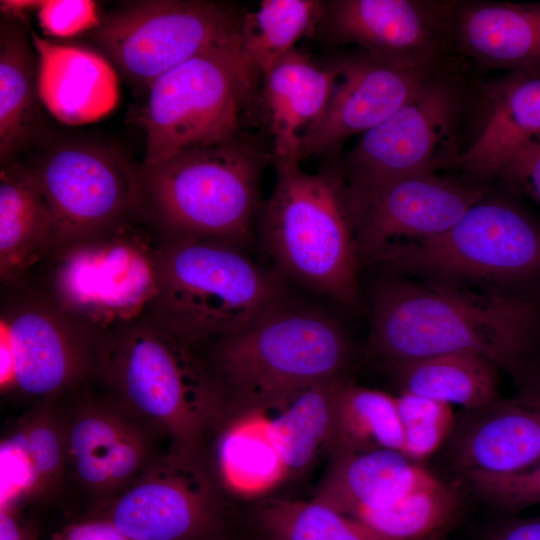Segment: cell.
I'll list each match as a JSON object with an SVG mask.
<instances>
[{
  "mask_svg": "<svg viewBox=\"0 0 540 540\" xmlns=\"http://www.w3.org/2000/svg\"><path fill=\"white\" fill-rule=\"evenodd\" d=\"M370 327L388 363L474 353L516 378L540 356V297L392 279L372 293Z\"/></svg>",
  "mask_w": 540,
  "mask_h": 540,
  "instance_id": "cell-1",
  "label": "cell"
},
{
  "mask_svg": "<svg viewBox=\"0 0 540 540\" xmlns=\"http://www.w3.org/2000/svg\"><path fill=\"white\" fill-rule=\"evenodd\" d=\"M296 158H273L275 180L257 229L276 271L353 304L360 261L348 185L333 156L315 173Z\"/></svg>",
  "mask_w": 540,
  "mask_h": 540,
  "instance_id": "cell-2",
  "label": "cell"
},
{
  "mask_svg": "<svg viewBox=\"0 0 540 540\" xmlns=\"http://www.w3.org/2000/svg\"><path fill=\"white\" fill-rule=\"evenodd\" d=\"M156 269L158 290L148 313L197 346L234 335L284 304L283 277L229 241L165 236Z\"/></svg>",
  "mask_w": 540,
  "mask_h": 540,
  "instance_id": "cell-3",
  "label": "cell"
},
{
  "mask_svg": "<svg viewBox=\"0 0 540 540\" xmlns=\"http://www.w3.org/2000/svg\"><path fill=\"white\" fill-rule=\"evenodd\" d=\"M199 347L146 313L104 334L98 360L111 397L189 454H196L207 420L223 409L219 379Z\"/></svg>",
  "mask_w": 540,
  "mask_h": 540,
  "instance_id": "cell-4",
  "label": "cell"
},
{
  "mask_svg": "<svg viewBox=\"0 0 540 540\" xmlns=\"http://www.w3.org/2000/svg\"><path fill=\"white\" fill-rule=\"evenodd\" d=\"M273 162L258 136L184 150L141 165L147 213L167 237H203L244 247L257 227L261 177Z\"/></svg>",
  "mask_w": 540,
  "mask_h": 540,
  "instance_id": "cell-5",
  "label": "cell"
},
{
  "mask_svg": "<svg viewBox=\"0 0 540 540\" xmlns=\"http://www.w3.org/2000/svg\"><path fill=\"white\" fill-rule=\"evenodd\" d=\"M350 357L340 324L285 304L215 343L211 363L234 417L284 407L303 388L342 376Z\"/></svg>",
  "mask_w": 540,
  "mask_h": 540,
  "instance_id": "cell-6",
  "label": "cell"
},
{
  "mask_svg": "<svg viewBox=\"0 0 540 540\" xmlns=\"http://www.w3.org/2000/svg\"><path fill=\"white\" fill-rule=\"evenodd\" d=\"M374 263L430 281L495 283L540 297V223L513 201L486 194L443 234L395 245Z\"/></svg>",
  "mask_w": 540,
  "mask_h": 540,
  "instance_id": "cell-7",
  "label": "cell"
},
{
  "mask_svg": "<svg viewBox=\"0 0 540 540\" xmlns=\"http://www.w3.org/2000/svg\"><path fill=\"white\" fill-rule=\"evenodd\" d=\"M138 221L74 240L50 254L48 298L100 336L148 313L157 295L158 241Z\"/></svg>",
  "mask_w": 540,
  "mask_h": 540,
  "instance_id": "cell-8",
  "label": "cell"
},
{
  "mask_svg": "<svg viewBox=\"0 0 540 540\" xmlns=\"http://www.w3.org/2000/svg\"><path fill=\"white\" fill-rule=\"evenodd\" d=\"M241 36L212 47L160 75L141 113L143 165L184 150L230 141L254 82L241 59Z\"/></svg>",
  "mask_w": 540,
  "mask_h": 540,
  "instance_id": "cell-9",
  "label": "cell"
},
{
  "mask_svg": "<svg viewBox=\"0 0 540 540\" xmlns=\"http://www.w3.org/2000/svg\"><path fill=\"white\" fill-rule=\"evenodd\" d=\"M42 148L26 165L38 178L52 212L49 254L147 213L141 169L117 149L81 139H63Z\"/></svg>",
  "mask_w": 540,
  "mask_h": 540,
  "instance_id": "cell-10",
  "label": "cell"
},
{
  "mask_svg": "<svg viewBox=\"0 0 540 540\" xmlns=\"http://www.w3.org/2000/svg\"><path fill=\"white\" fill-rule=\"evenodd\" d=\"M246 12L205 0H152L102 16L92 38L133 84L148 90L162 74L241 36Z\"/></svg>",
  "mask_w": 540,
  "mask_h": 540,
  "instance_id": "cell-11",
  "label": "cell"
},
{
  "mask_svg": "<svg viewBox=\"0 0 540 540\" xmlns=\"http://www.w3.org/2000/svg\"><path fill=\"white\" fill-rule=\"evenodd\" d=\"M446 68L392 116L362 134L349 151L335 156L349 186L369 187L457 165L465 91Z\"/></svg>",
  "mask_w": 540,
  "mask_h": 540,
  "instance_id": "cell-12",
  "label": "cell"
},
{
  "mask_svg": "<svg viewBox=\"0 0 540 540\" xmlns=\"http://www.w3.org/2000/svg\"><path fill=\"white\" fill-rule=\"evenodd\" d=\"M1 389L52 400L98 371L100 335L49 298L28 299L1 316Z\"/></svg>",
  "mask_w": 540,
  "mask_h": 540,
  "instance_id": "cell-13",
  "label": "cell"
},
{
  "mask_svg": "<svg viewBox=\"0 0 540 540\" xmlns=\"http://www.w3.org/2000/svg\"><path fill=\"white\" fill-rule=\"evenodd\" d=\"M348 192L359 258L372 263L395 245L443 234L487 194L480 185L430 172L348 185Z\"/></svg>",
  "mask_w": 540,
  "mask_h": 540,
  "instance_id": "cell-14",
  "label": "cell"
},
{
  "mask_svg": "<svg viewBox=\"0 0 540 540\" xmlns=\"http://www.w3.org/2000/svg\"><path fill=\"white\" fill-rule=\"evenodd\" d=\"M194 454L157 458L110 502L106 514L129 540H215L219 505Z\"/></svg>",
  "mask_w": 540,
  "mask_h": 540,
  "instance_id": "cell-15",
  "label": "cell"
},
{
  "mask_svg": "<svg viewBox=\"0 0 540 540\" xmlns=\"http://www.w3.org/2000/svg\"><path fill=\"white\" fill-rule=\"evenodd\" d=\"M448 1H323L315 31L332 46L353 44L386 61L428 73L449 50Z\"/></svg>",
  "mask_w": 540,
  "mask_h": 540,
  "instance_id": "cell-16",
  "label": "cell"
},
{
  "mask_svg": "<svg viewBox=\"0 0 540 540\" xmlns=\"http://www.w3.org/2000/svg\"><path fill=\"white\" fill-rule=\"evenodd\" d=\"M65 440V470L85 491L110 502L159 457V431L107 399H81L59 415Z\"/></svg>",
  "mask_w": 540,
  "mask_h": 540,
  "instance_id": "cell-17",
  "label": "cell"
},
{
  "mask_svg": "<svg viewBox=\"0 0 540 540\" xmlns=\"http://www.w3.org/2000/svg\"><path fill=\"white\" fill-rule=\"evenodd\" d=\"M335 57L339 78L321 119L301 140L300 162L335 156L348 138L388 119L438 73L378 59L362 50Z\"/></svg>",
  "mask_w": 540,
  "mask_h": 540,
  "instance_id": "cell-18",
  "label": "cell"
},
{
  "mask_svg": "<svg viewBox=\"0 0 540 540\" xmlns=\"http://www.w3.org/2000/svg\"><path fill=\"white\" fill-rule=\"evenodd\" d=\"M462 474H512L540 463V399L524 392L463 409L445 444Z\"/></svg>",
  "mask_w": 540,
  "mask_h": 540,
  "instance_id": "cell-19",
  "label": "cell"
},
{
  "mask_svg": "<svg viewBox=\"0 0 540 540\" xmlns=\"http://www.w3.org/2000/svg\"><path fill=\"white\" fill-rule=\"evenodd\" d=\"M450 47L485 69L540 77V2L448 1Z\"/></svg>",
  "mask_w": 540,
  "mask_h": 540,
  "instance_id": "cell-20",
  "label": "cell"
},
{
  "mask_svg": "<svg viewBox=\"0 0 540 540\" xmlns=\"http://www.w3.org/2000/svg\"><path fill=\"white\" fill-rule=\"evenodd\" d=\"M28 29L37 55L39 97L54 118L82 125L115 108L118 79L105 56L86 47L54 43Z\"/></svg>",
  "mask_w": 540,
  "mask_h": 540,
  "instance_id": "cell-21",
  "label": "cell"
},
{
  "mask_svg": "<svg viewBox=\"0 0 540 540\" xmlns=\"http://www.w3.org/2000/svg\"><path fill=\"white\" fill-rule=\"evenodd\" d=\"M339 74L335 56L318 64L293 48L262 76L273 158L298 160L301 140L321 119Z\"/></svg>",
  "mask_w": 540,
  "mask_h": 540,
  "instance_id": "cell-22",
  "label": "cell"
},
{
  "mask_svg": "<svg viewBox=\"0 0 540 540\" xmlns=\"http://www.w3.org/2000/svg\"><path fill=\"white\" fill-rule=\"evenodd\" d=\"M443 481L400 451L377 449L337 455L316 500L351 517L389 507L403 497Z\"/></svg>",
  "mask_w": 540,
  "mask_h": 540,
  "instance_id": "cell-23",
  "label": "cell"
},
{
  "mask_svg": "<svg viewBox=\"0 0 540 540\" xmlns=\"http://www.w3.org/2000/svg\"><path fill=\"white\" fill-rule=\"evenodd\" d=\"M20 20L8 16L0 24V166L43 139L37 55Z\"/></svg>",
  "mask_w": 540,
  "mask_h": 540,
  "instance_id": "cell-24",
  "label": "cell"
},
{
  "mask_svg": "<svg viewBox=\"0 0 540 540\" xmlns=\"http://www.w3.org/2000/svg\"><path fill=\"white\" fill-rule=\"evenodd\" d=\"M53 216L32 169L16 161L0 170V277L13 283L50 253Z\"/></svg>",
  "mask_w": 540,
  "mask_h": 540,
  "instance_id": "cell-25",
  "label": "cell"
},
{
  "mask_svg": "<svg viewBox=\"0 0 540 540\" xmlns=\"http://www.w3.org/2000/svg\"><path fill=\"white\" fill-rule=\"evenodd\" d=\"M491 103L484 129L457 162L478 178L497 175L511 154L540 140V77L511 73L493 91Z\"/></svg>",
  "mask_w": 540,
  "mask_h": 540,
  "instance_id": "cell-26",
  "label": "cell"
},
{
  "mask_svg": "<svg viewBox=\"0 0 540 540\" xmlns=\"http://www.w3.org/2000/svg\"><path fill=\"white\" fill-rule=\"evenodd\" d=\"M1 508H13L61 479L65 440L57 412L40 409L17 423L1 441Z\"/></svg>",
  "mask_w": 540,
  "mask_h": 540,
  "instance_id": "cell-27",
  "label": "cell"
},
{
  "mask_svg": "<svg viewBox=\"0 0 540 540\" xmlns=\"http://www.w3.org/2000/svg\"><path fill=\"white\" fill-rule=\"evenodd\" d=\"M401 392L472 409L498 398V368L474 353L389 363Z\"/></svg>",
  "mask_w": 540,
  "mask_h": 540,
  "instance_id": "cell-28",
  "label": "cell"
},
{
  "mask_svg": "<svg viewBox=\"0 0 540 540\" xmlns=\"http://www.w3.org/2000/svg\"><path fill=\"white\" fill-rule=\"evenodd\" d=\"M342 376L313 383L300 390L268 420L271 438L285 471H300L316 457L320 447L332 448Z\"/></svg>",
  "mask_w": 540,
  "mask_h": 540,
  "instance_id": "cell-29",
  "label": "cell"
},
{
  "mask_svg": "<svg viewBox=\"0 0 540 540\" xmlns=\"http://www.w3.org/2000/svg\"><path fill=\"white\" fill-rule=\"evenodd\" d=\"M323 1L265 0L246 12L241 29V59L255 82L303 36L314 32Z\"/></svg>",
  "mask_w": 540,
  "mask_h": 540,
  "instance_id": "cell-30",
  "label": "cell"
},
{
  "mask_svg": "<svg viewBox=\"0 0 540 540\" xmlns=\"http://www.w3.org/2000/svg\"><path fill=\"white\" fill-rule=\"evenodd\" d=\"M397 399L344 381L338 398L332 450L336 455L391 449L402 452Z\"/></svg>",
  "mask_w": 540,
  "mask_h": 540,
  "instance_id": "cell-31",
  "label": "cell"
},
{
  "mask_svg": "<svg viewBox=\"0 0 540 540\" xmlns=\"http://www.w3.org/2000/svg\"><path fill=\"white\" fill-rule=\"evenodd\" d=\"M218 464L227 486L247 494L269 488L286 473L259 413L233 417L219 441Z\"/></svg>",
  "mask_w": 540,
  "mask_h": 540,
  "instance_id": "cell-32",
  "label": "cell"
},
{
  "mask_svg": "<svg viewBox=\"0 0 540 540\" xmlns=\"http://www.w3.org/2000/svg\"><path fill=\"white\" fill-rule=\"evenodd\" d=\"M461 503L457 487L442 482L389 507L361 510L351 517L393 540H444L459 516Z\"/></svg>",
  "mask_w": 540,
  "mask_h": 540,
  "instance_id": "cell-33",
  "label": "cell"
},
{
  "mask_svg": "<svg viewBox=\"0 0 540 540\" xmlns=\"http://www.w3.org/2000/svg\"><path fill=\"white\" fill-rule=\"evenodd\" d=\"M255 519L261 540H393L316 499L268 501Z\"/></svg>",
  "mask_w": 540,
  "mask_h": 540,
  "instance_id": "cell-34",
  "label": "cell"
},
{
  "mask_svg": "<svg viewBox=\"0 0 540 540\" xmlns=\"http://www.w3.org/2000/svg\"><path fill=\"white\" fill-rule=\"evenodd\" d=\"M397 399L403 429L402 453L420 462L448 441L456 421L452 405L401 392Z\"/></svg>",
  "mask_w": 540,
  "mask_h": 540,
  "instance_id": "cell-35",
  "label": "cell"
},
{
  "mask_svg": "<svg viewBox=\"0 0 540 540\" xmlns=\"http://www.w3.org/2000/svg\"><path fill=\"white\" fill-rule=\"evenodd\" d=\"M485 502L509 512L540 504V463L512 474H462Z\"/></svg>",
  "mask_w": 540,
  "mask_h": 540,
  "instance_id": "cell-36",
  "label": "cell"
},
{
  "mask_svg": "<svg viewBox=\"0 0 540 540\" xmlns=\"http://www.w3.org/2000/svg\"><path fill=\"white\" fill-rule=\"evenodd\" d=\"M37 12L44 31L57 37L93 31L102 18L97 4L90 0H44Z\"/></svg>",
  "mask_w": 540,
  "mask_h": 540,
  "instance_id": "cell-37",
  "label": "cell"
},
{
  "mask_svg": "<svg viewBox=\"0 0 540 540\" xmlns=\"http://www.w3.org/2000/svg\"><path fill=\"white\" fill-rule=\"evenodd\" d=\"M497 175L540 205V140L531 141L511 154Z\"/></svg>",
  "mask_w": 540,
  "mask_h": 540,
  "instance_id": "cell-38",
  "label": "cell"
},
{
  "mask_svg": "<svg viewBox=\"0 0 540 540\" xmlns=\"http://www.w3.org/2000/svg\"><path fill=\"white\" fill-rule=\"evenodd\" d=\"M39 540V539H38ZM47 540H129L122 535L106 514L76 520L64 525Z\"/></svg>",
  "mask_w": 540,
  "mask_h": 540,
  "instance_id": "cell-39",
  "label": "cell"
},
{
  "mask_svg": "<svg viewBox=\"0 0 540 540\" xmlns=\"http://www.w3.org/2000/svg\"><path fill=\"white\" fill-rule=\"evenodd\" d=\"M485 540H540V515L508 518L492 528Z\"/></svg>",
  "mask_w": 540,
  "mask_h": 540,
  "instance_id": "cell-40",
  "label": "cell"
},
{
  "mask_svg": "<svg viewBox=\"0 0 540 540\" xmlns=\"http://www.w3.org/2000/svg\"><path fill=\"white\" fill-rule=\"evenodd\" d=\"M0 540H38L35 528L25 524L13 508L0 509Z\"/></svg>",
  "mask_w": 540,
  "mask_h": 540,
  "instance_id": "cell-41",
  "label": "cell"
},
{
  "mask_svg": "<svg viewBox=\"0 0 540 540\" xmlns=\"http://www.w3.org/2000/svg\"><path fill=\"white\" fill-rule=\"evenodd\" d=\"M520 391L540 399V356L533 360L516 378Z\"/></svg>",
  "mask_w": 540,
  "mask_h": 540,
  "instance_id": "cell-42",
  "label": "cell"
},
{
  "mask_svg": "<svg viewBox=\"0 0 540 540\" xmlns=\"http://www.w3.org/2000/svg\"><path fill=\"white\" fill-rule=\"evenodd\" d=\"M43 1L38 0H2L0 2L1 11L11 17L20 15L29 10H38Z\"/></svg>",
  "mask_w": 540,
  "mask_h": 540,
  "instance_id": "cell-43",
  "label": "cell"
},
{
  "mask_svg": "<svg viewBox=\"0 0 540 540\" xmlns=\"http://www.w3.org/2000/svg\"><path fill=\"white\" fill-rule=\"evenodd\" d=\"M215 540H227V538L225 536H222V537H220L218 539H215Z\"/></svg>",
  "mask_w": 540,
  "mask_h": 540,
  "instance_id": "cell-44",
  "label": "cell"
}]
</instances>
